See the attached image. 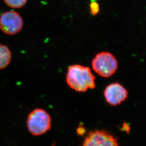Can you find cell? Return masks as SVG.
Wrapping results in <instances>:
<instances>
[{
	"instance_id": "cell-3",
	"label": "cell",
	"mask_w": 146,
	"mask_h": 146,
	"mask_svg": "<svg viewBox=\"0 0 146 146\" xmlns=\"http://www.w3.org/2000/svg\"><path fill=\"white\" fill-rule=\"evenodd\" d=\"M93 70L102 77L108 78L113 76L118 69L117 60L108 52L97 54L92 62Z\"/></svg>"
},
{
	"instance_id": "cell-4",
	"label": "cell",
	"mask_w": 146,
	"mask_h": 146,
	"mask_svg": "<svg viewBox=\"0 0 146 146\" xmlns=\"http://www.w3.org/2000/svg\"><path fill=\"white\" fill-rule=\"evenodd\" d=\"M23 24L22 17L16 11H6L0 16V30L8 35L18 33L22 30Z\"/></svg>"
},
{
	"instance_id": "cell-9",
	"label": "cell",
	"mask_w": 146,
	"mask_h": 146,
	"mask_svg": "<svg viewBox=\"0 0 146 146\" xmlns=\"http://www.w3.org/2000/svg\"><path fill=\"white\" fill-rule=\"evenodd\" d=\"M90 11L92 15H97L100 11V6L96 1H93L90 3Z\"/></svg>"
},
{
	"instance_id": "cell-1",
	"label": "cell",
	"mask_w": 146,
	"mask_h": 146,
	"mask_svg": "<svg viewBox=\"0 0 146 146\" xmlns=\"http://www.w3.org/2000/svg\"><path fill=\"white\" fill-rule=\"evenodd\" d=\"M96 77L90 68L74 65L68 68L66 82L71 88L78 92H86L96 87Z\"/></svg>"
},
{
	"instance_id": "cell-7",
	"label": "cell",
	"mask_w": 146,
	"mask_h": 146,
	"mask_svg": "<svg viewBox=\"0 0 146 146\" xmlns=\"http://www.w3.org/2000/svg\"><path fill=\"white\" fill-rule=\"evenodd\" d=\"M12 55L9 48L0 44V70L8 66L11 61Z\"/></svg>"
},
{
	"instance_id": "cell-10",
	"label": "cell",
	"mask_w": 146,
	"mask_h": 146,
	"mask_svg": "<svg viewBox=\"0 0 146 146\" xmlns=\"http://www.w3.org/2000/svg\"><path fill=\"white\" fill-rule=\"evenodd\" d=\"M77 131H78V133L80 134V135H81L82 134L85 132V129L84 127H80L79 128L77 129Z\"/></svg>"
},
{
	"instance_id": "cell-6",
	"label": "cell",
	"mask_w": 146,
	"mask_h": 146,
	"mask_svg": "<svg viewBox=\"0 0 146 146\" xmlns=\"http://www.w3.org/2000/svg\"><path fill=\"white\" fill-rule=\"evenodd\" d=\"M104 98L111 106L121 105L128 97V92L125 87L119 83L110 84L104 89Z\"/></svg>"
},
{
	"instance_id": "cell-5",
	"label": "cell",
	"mask_w": 146,
	"mask_h": 146,
	"mask_svg": "<svg viewBox=\"0 0 146 146\" xmlns=\"http://www.w3.org/2000/svg\"><path fill=\"white\" fill-rule=\"evenodd\" d=\"M82 146H120L116 138L106 130L89 132Z\"/></svg>"
},
{
	"instance_id": "cell-8",
	"label": "cell",
	"mask_w": 146,
	"mask_h": 146,
	"mask_svg": "<svg viewBox=\"0 0 146 146\" xmlns=\"http://www.w3.org/2000/svg\"><path fill=\"white\" fill-rule=\"evenodd\" d=\"M9 7L14 9L21 8L27 3L28 0H3Z\"/></svg>"
},
{
	"instance_id": "cell-2",
	"label": "cell",
	"mask_w": 146,
	"mask_h": 146,
	"mask_svg": "<svg viewBox=\"0 0 146 146\" xmlns=\"http://www.w3.org/2000/svg\"><path fill=\"white\" fill-rule=\"evenodd\" d=\"M27 127L30 133L34 136H40L50 129L51 119L49 114L42 109L32 111L27 118Z\"/></svg>"
}]
</instances>
